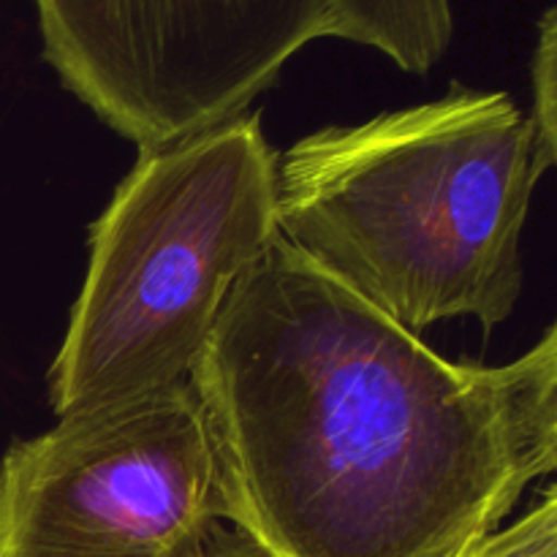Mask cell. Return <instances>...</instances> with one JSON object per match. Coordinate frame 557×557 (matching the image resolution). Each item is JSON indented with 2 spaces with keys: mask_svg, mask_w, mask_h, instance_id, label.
Returning <instances> with one entry per match:
<instances>
[{
  "mask_svg": "<svg viewBox=\"0 0 557 557\" xmlns=\"http://www.w3.org/2000/svg\"><path fill=\"white\" fill-rule=\"evenodd\" d=\"M547 174L504 90L326 125L275 158L277 234L413 335L446 319L493 332L522 297V228Z\"/></svg>",
  "mask_w": 557,
  "mask_h": 557,
  "instance_id": "obj_2",
  "label": "cell"
},
{
  "mask_svg": "<svg viewBox=\"0 0 557 557\" xmlns=\"http://www.w3.org/2000/svg\"><path fill=\"white\" fill-rule=\"evenodd\" d=\"M223 522L194 384L60 417L0 462V557H194Z\"/></svg>",
  "mask_w": 557,
  "mask_h": 557,
  "instance_id": "obj_4",
  "label": "cell"
},
{
  "mask_svg": "<svg viewBox=\"0 0 557 557\" xmlns=\"http://www.w3.org/2000/svg\"><path fill=\"white\" fill-rule=\"evenodd\" d=\"M330 38L370 47L406 74H428L455 38L451 0H335Z\"/></svg>",
  "mask_w": 557,
  "mask_h": 557,
  "instance_id": "obj_6",
  "label": "cell"
},
{
  "mask_svg": "<svg viewBox=\"0 0 557 557\" xmlns=\"http://www.w3.org/2000/svg\"><path fill=\"white\" fill-rule=\"evenodd\" d=\"M194 557H267V555L261 553L248 536H243L237 528L226 525V522H218Z\"/></svg>",
  "mask_w": 557,
  "mask_h": 557,
  "instance_id": "obj_9",
  "label": "cell"
},
{
  "mask_svg": "<svg viewBox=\"0 0 557 557\" xmlns=\"http://www.w3.org/2000/svg\"><path fill=\"white\" fill-rule=\"evenodd\" d=\"M335 0H33L60 85L139 152L253 107Z\"/></svg>",
  "mask_w": 557,
  "mask_h": 557,
  "instance_id": "obj_5",
  "label": "cell"
},
{
  "mask_svg": "<svg viewBox=\"0 0 557 557\" xmlns=\"http://www.w3.org/2000/svg\"><path fill=\"white\" fill-rule=\"evenodd\" d=\"M223 522L267 557H457L557 468V326L451 362L277 234L190 373Z\"/></svg>",
  "mask_w": 557,
  "mask_h": 557,
  "instance_id": "obj_1",
  "label": "cell"
},
{
  "mask_svg": "<svg viewBox=\"0 0 557 557\" xmlns=\"http://www.w3.org/2000/svg\"><path fill=\"white\" fill-rule=\"evenodd\" d=\"M457 557H557V490L547 484L528 515L487 533Z\"/></svg>",
  "mask_w": 557,
  "mask_h": 557,
  "instance_id": "obj_8",
  "label": "cell"
},
{
  "mask_svg": "<svg viewBox=\"0 0 557 557\" xmlns=\"http://www.w3.org/2000/svg\"><path fill=\"white\" fill-rule=\"evenodd\" d=\"M536 49L531 63L533 107L528 114L536 156L542 166L553 169L557 161V9L549 5L536 27Z\"/></svg>",
  "mask_w": 557,
  "mask_h": 557,
  "instance_id": "obj_7",
  "label": "cell"
},
{
  "mask_svg": "<svg viewBox=\"0 0 557 557\" xmlns=\"http://www.w3.org/2000/svg\"><path fill=\"white\" fill-rule=\"evenodd\" d=\"M261 114L139 152L90 226V261L49 368L60 417L188 381L275 223Z\"/></svg>",
  "mask_w": 557,
  "mask_h": 557,
  "instance_id": "obj_3",
  "label": "cell"
}]
</instances>
